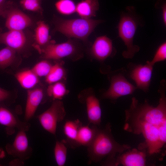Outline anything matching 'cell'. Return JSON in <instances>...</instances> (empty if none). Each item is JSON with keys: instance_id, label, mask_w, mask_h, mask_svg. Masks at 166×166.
<instances>
[{"instance_id": "6da1fadb", "label": "cell", "mask_w": 166, "mask_h": 166, "mask_svg": "<svg viewBox=\"0 0 166 166\" xmlns=\"http://www.w3.org/2000/svg\"><path fill=\"white\" fill-rule=\"evenodd\" d=\"M166 83L160 82V97L154 107L148 102L140 103L132 98L129 108L125 111L124 129L136 135L141 134L144 142L140 144L150 155L159 153L166 143Z\"/></svg>"}, {"instance_id": "7a4b0ae2", "label": "cell", "mask_w": 166, "mask_h": 166, "mask_svg": "<svg viewBox=\"0 0 166 166\" xmlns=\"http://www.w3.org/2000/svg\"><path fill=\"white\" fill-rule=\"evenodd\" d=\"M111 126L108 123L103 129L97 128L94 137L87 147L89 163L100 162L105 157L112 159L131 148L128 144H121L114 139Z\"/></svg>"}, {"instance_id": "3957f363", "label": "cell", "mask_w": 166, "mask_h": 166, "mask_svg": "<svg viewBox=\"0 0 166 166\" xmlns=\"http://www.w3.org/2000/svg\"><path fill=\"white\" fill-rule=\"evenodd\" d=\"M103 21L81 18L65 19L55 16L53 23L54 31H58L69 38L81 40L87 42L89 36Z\"/></svg>"}, {"instance_id": "277c9868", "label": "cell", "mask_w": 166, "mask_h": 166, "mask_svg": "<svg viewBox=\"0 0 166 166\" xmlns=\"http://www.w3.org/2000/svg\"><path fill=\"white\" fill-rule=\"evenodd\" d=\"M127 12L121 15L117 26L118 35L126 46L127 49L122 53L125 58H132L140 50V47L133 43V39L137 26L140 23L133 7H128Z\"/></svg>"}, {"instance_id": "5b68a950", "label": "cell", "mask_w": 166, "mask_h": 166, "mask_svg": "<svg viewBox=\"0 0 166 166\" xmlns=\"http://www.w3.org/2000/svg\"><path fill=\"white\" fill-rule=\"evenodd\" d=\"M44 59L58 60L64 58L77 60L83 56L80 44L71 38L66 42L56 44L55 42L49 44L42 48L39 53Z\"/></svg>"}, {"instance_id": "8992f818", "label": "cell", "mask_w": 166, "mask_h": 166, "mask_svg": "<svg viewBox=\"0 0 166 166\" xmlns=\"http://www.w3.org/2000/svg\"><path fill=\"white\" fill-rule=\"evenodd\" d=\"M126 71L124 69L113 72L109 78L110 85L102 94L103 98L115 101L120 97L132 94L137 89L125 78Z\"/></svg>"}, {"instance_id": "52a82bcc", "label": "cell", "mask_w": 166, "mask_h": 166, "mask_svg": "<svg viewBox=\"0 0 166 166\" xmlns=\"http://www.w3.org/2000/svg\"><path fill=\"white\" fill-rule=\"evenodd\" d=\"M65 115L63 102L60 100H55L48 109L37 116V118L45 130L55 136L57 123L63 120Z\"/></svg>"}, {"instance_id": "ba28073f", "label": "cell", "mask_w": 166, "mask_h": 166, "mask_svg": "<svg viewBox=\"0 0 166 166\" xmlns=\"http://www.w3.org/2000/svg\"><path fill=\"white\" fill-rule=\"evenodd\" d=\"M129 149L125 152L118 155L115 157L106 160L104 163L105 165L124 166H144L146 163V149L138 147V149Z\"/></svg>"}, {"instance_id": "9c48e42d", "label": "cell", "mask_w": 166, "mask_h": 166, "mask_svg": "<svg viewBox=\"0 0 166 166\" xmlns=\"http://www.w3.org/2000/svg\"><path fill=\"white\" fill-rule=\"evenodd\" d=\"M153 66L149 61H147L144 65L129 64V76L135 82L137 89L145 92L148 91Z\"/></svg>"}, {"instance_id": "30bf717a", "label": "cell", "mask_w": 166, "mask_h": 166, "mask_svg": "<svg viewBox=\"0 0 166 166\" xmlns=\"http://www.w3.org/2000/svg\"><path fill=\"white\" fill-rule=\"evenodd\" d=\"M26 132L18 130L13 142L7 143L5 146L8 154L23 162L31 157L33 151L29 145Z\"/></svg>"}, {"instance_id": "8fae6325", "label": "cell", "mask_w": 166, "mask_h": 166, "mask_svg": "<svg viewBox=\"0 0 166 166\" xmlns=\"http://www.w3.org/2000/svg\"><path fill=\"white\" fill-rule=\"evenodd\" d=\"M0 43L5 45L20 54L26 51L29 45L28 39L23 30H14L0 32Z\"/></svg>"}, {"instance_id": "7c38bea8", "label": "cell", "mask_w": 166, "mask_h": 166, "mask_svg": "<svg viewBox=\"0 0 166 166\" xmlns=\"http://www.w3.org/2000/svg\"><path fill=\"white\" fill-rule=\"evenodd\" d=\"M81 102L85 103L89 123L100 125L101 123V110L98 99L92 91H87L79 97Z\"/></svg>"}, {"instance_id": "4fadbf2b", "label": "cell", "mask_w": 166, "mask_h": 166, "mask_svg": "<svg viewBox=\"0 0 166 166\" xmlns=\"http://www.w3.org/2000/svg\"><path fill=\"white\" fill-rule=\"evenodd\" d=\"M0 124L5 127L9 135L14 134L16 129L27 132L30 127V124L22 121L15 113L2 106H0Z\"/></svg>"}, {"instance_id": "5bb4252c", "label": "cell", "mask_w": 166, "mask_h": 166, "mask_svg": "<svg viewBox=\"0 0 166 166\" xmlns=\"http://www.w3.org/2000/svg\"><path fill=\"white\" fill-rule=\"evenodd\" d=\"M5 18V26L9 30H23L32 24L28 16L16 8H6Z\"/></svg>"}, {"instance_id": "9a60e30c", "label": "cell", "mask_w": 166, "mask_h": 166, "mask_svg": "<svg viewBox=\"0 0 166 166\" xmlns=\"http://www.w3.org/2000/svg\"><path fill=\"white\" fill-rule=\"evenodd\" d=\"M92 56L95 59L103 62L109 57L113 56L116 50L112 41L106 36L96 38L90 49Z\"/></svg>"}, {"instance_id": "2e32d148", "label": "cell", "mask_w": 166, "mask_h": 166, "mask_svg": "<svg viewBox=\"0 0 166 166\" xmlns=\"http://www.w3.org/2000/svg\"><path fill=\"white\" fill-rule=\"evenodd\" d=\"M44 96V91L41 88L29 89L26 105L24 118L28 121L33 118Z\"/></svg>"}, {"instance_id": "e0dca14e", "label": "cell", "mask_w": 166, "mask_h": 166, "mask_svg": "<svg viewBox=\"0 0 166 166\" xmlns=\"http://www.w3.org/2000/svg\"><path fill=\"white\" fill-rule=\"evenodd\" d=\"M36 24L34 36V42L32 46L40 53L42 48L55 41L51 40L48 25L43 21L38 22Z\"/></svg>"}, {"instance_id": "ac0fdd59", "label": "cell", "mask_w": 166, "mask_h": 166, "mask_svg": "<svg viewBox=\"0 0 166 166\" xmlns=\"http://www.w3.org/2000/svg\"><path fill=\"white\" fill-rule=\"evenodd\" d=\"M97 127L93 125L91 127L88 125H83L80 127L76 139L71 146L73 148L81 146L88 147L93 140Z\"/></svg>"}, {"instance_id": "d6986e66", "label": "cell", "mask_w": 166, "mask_h": 166, "mask_svg": "<svg viewBox=\"0 0 166 166\" xmlns=\"http://www.w3.org/2000/svg\"><path fill=\"white\" fill-rule=\"evenodd\" d=\"M99 8L98 0H82L76 5V12L81 18H90L96 16Z\"/></svg>"}, {"instance_id": "ffe728a7", "label": "cell", "mask_w": 166, "mask_h": 166, "mask_svg": "<svg viewBox=\"0 0 166 166\" xmlns=\"http://www.w3.org/2000/svg\"><path fill=\"white\" fill-rule=\"evenodd\" d=\"M14 76L21 86L28 90L33 88L39 82L38 77L31 69L18 72Z\"/></svg>"}, {"instance_id": "44dd1931", "label": "cell", "mask_w": 166, "mask_h": 166, "mask_svg": "<svg viewBox=\"0 0 166 166\" xmlns=\"http://www.w3.org/2000/svg\"><path fill=\"white\" fill-rule=\"evenodd\" d=\"M82 125L81 122L78 119L66 121L63 128V132L66 139L63 141L67 143L71 147L75 141L79 128Z\"/></svg>"}, {"instance_id": "7402d4cb", "label": "cell", "mask_w": 166, "mask_h": 166, "mask_svg": "<svg viewBox=\"0 0 166 166\" xmlns=\"http://www.w3.org/2000/svg\"><path fill=\"white\" fill-rule=\"evenodd\" d=\"M63 63L61 62L53 65L49 72L45 77V81L49 84L60 81L65 78L66 72Z\"/></svg>"}, {"instance_id": "603a6c76", "label": "cell", "mask_w": 166, "mask_h": 166, "mask_svg": "<svg viewBox=\"0 0 166 166\" xmlns=\"http://www.w3.org/2000/svg\"><path fill=\"white\" fill-rule=\"evenodd\" d=\"M17 52L6 46L0 50V69H5L13 65L17 58Z\"/></svg>"}, {"instance_id": "cb8c5ba5", "label": "cell", "mask_w": 166, "mask_h": 166, "mask_svg": "<svg viewBox=\"0 0 166 166\" xmlns=\"http://www.w3.org/2000/svg\"><path fill=\"white\" fill-rule=\"evenodd\" d=\"M69 92L63 83L58 81L49 85L47 89L48 95L53 100H61Z\"/></svg>"}, {"instance_id": "d4e9b609", "label": "cell", "mask_w": 166, "mask_h": 166, "mask_svg": "<svg viewBox=\"0 0 166 166\" xmlns=\"http://www.w3.org/2000/svg\"><path fill=\"white\" fill-rule=\"evenodd\" d=\"M54 154L57 165L64 166L66 160L67 148L63 141H56L54 148Z\"/></svg>"}, {"instance_id": "484cf974", "label": "cell", "mask_w": 166, "mask_h": 166, "mask_svg": "<svg viewBox=\"0 0 166 166\" xmlns=\"http://www.w3.org/2000/svg\"><path fill=\"white\" fill-rule=\"evenodd\" d=\"M57 10L64 15H70L76 11V5L72 0H59L55 4Z\"/></svg>"}, {"instance_id": "4316f807", "label": "cell", "mask_w": 166, "mask_h": 166, "mask_svg": "<svg viewBox=\"0 0 166 166\" xmlns=\"http://www.w3.org/2000/svg\"><path fill=\"white\" fill-rule=\"evenodd\" d=\"M53 65L48 60L45 59L36 64L31 69L38 77H46L49 72Z\"/></svg>"}, {"instance_id": "83f0119b", "label": "cell", "mask_w": 166, "mask_h": 166, "mask_svg": "<svg viewBox=\"0 0 166 166\" xmlns=\"http://www.w3.org/2000/svg\"><path fill=\"white\" fill-rule=\"evenodd\" d=\"M20 4L25 10L42 13L41 0H21Z\"/></svg>"}, {"instance_id": "f1b7e54d", "label": "cell", "mask_w": 166, "mask_h": 166, "mask_svg": "<svg viewBox=\"0 0 166 166\" xmlns=\"http://www.w3.org/2000/svg\"><path fill=\"white\" fill-rule=\"evenodd\" d=\"M166 59V43L161 44L158 48L152 60L149 62L154 65L156 63L164 61Z\"/></svg>"}, {"instance_id": "f546056e", "label": "cell", "mask_w": 166, "mask_h": 166, "mask_svg": "<svg viewBox=\"0 0 166 166\" xmlns=\"http://www.w3.org/2000/svg\"><path fill=\"white\" fill-rule=\"evenodd\" d=\"M11 98L10 93L8 91L0 88V103L10 101Z\"/></svg>"}, {"instance_id": "4dcf8cb0", "label": "cell", "mask_w": 166, "mask_h": 166, "mask_svg": "<svg viewBox=\"0 0 166 166\" xmlns=\"http://www.w3.org/2000/svg\"><path fill=\"white\" fill-rule=\"evenodd\" d=\"M6 0H0V16L4 18L6 17V7L5 3Z\"/></svg>"}, {"instance_id": "1f68e13d", "label": "cell", "mask_w": 166, "mask_h": 166, "mask_svg": "<svg viewBox=\"0 0 166 166\" xmlns=\"http://www.w3.org/2000/svg\"><path fill=\"white\" fill-rule=\"evenodd\" d=\"M162 11V16L163 22L166 25V4H164L161 7Z\"/></svg>"}, {"instance_id": "d6a6232c", "label": "cell", "mask_w": 166, "mask_h": 166, "mask_svg": "<svg viewBox=\"0 0 166 166\" xmlns=\"http://www.w3.org/2000/svg\"><path fill=\"white\" fill-rule=\"evenodd\" d=\"M6 156L5 151L2 148L0 147V160L3 159Z\"/></svg>"}]
</instances>
